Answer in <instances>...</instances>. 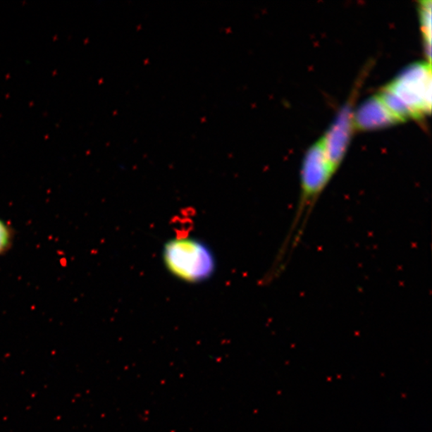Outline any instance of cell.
Here are the masks:
<instances>
[{
  "label": "cell",
  "instance_id": "obj_1",
  "mask_svg": "<svg viewBox=\"0 0 432 432\" xmlns=\"http://www.w3.org/2000/svg\"><path fill=\"white\" fill-rule=\"evenodd\" d=\"M378 96L400 122L422 119L431 109V63L409 65Z\"/></svg>",
  "mask_w": 432,
  "mask_h": 432
},
{
  "label": "cell",
  "instance_id": "obj_2",
  "mask_svg": "<svg viewBox=\"0 0 432 432\" xmlns=\"http://www.w3.org/2000/svg\"><path fill=\"white\" fill-rule=\"evenodd\" d=\"M163 262L171 275L183 282L197 283L214 274L216 260L208 245L193 237H177L163 248Z\"/></svg>",
  "mask_w": 432,
  "mask_h": 432
},
{
  "label": "cell",
  "instance_id": "obj_3",
  "mask_svg": "<svg viewBox=\"0 0 432 432\" xmlns=\"http://www.w3.org/2000/svg\"><path fill=\"white\" fill-rule=\"evenodd\" d=\"M352 103H347L322 138L330 161L338 170L351 140L354 124Z\"/></svg>",
  "mask_w": 432,
  "mask_h": 432
},
{
  "label": "cell",
  "instance_id": "obj_4",
  "mask_svg": "<svg viewBox=\"0 0 432 432\" xmlns=\"http://www.w3.org/2000/svg\"><path fill=\"white\" fill-rule=\"evenodd\" d=\"M400 122L378 94L366 99L354 111V128L359 130L383 128Z\"/></svg>",
  "mask_w": 432,
  "mask_h": 432
},
{
  "label": "cell",
  "instance_id": "obj_5",
  "mask_svg": "<svg viewBox=\"0 0 432 432\" xmlns=\"http://www.w3.org/2000/svg\"><path fill=\"white\" fill-rule=\"evenodd\" d=\"M420 25L422 27L425 44L427 45L426 51L428 53L430 61L431 56V2H419Z\"/></svg>",
  "mask_w": 432,
  "mask_h": 432
},
{
  "label": "cell",
  "instance_id": "obj_6",
  "mask_svg": "<svg viewBox=\"0 0 432 432\" xmlns=\"http://www.w3.org/2000/svg\"><path fill=\"white\" fill-rule=\"evenodd\" d=\"M13 242V230L7 223L0 220V256L8 252Z\"/></svg>",
  "mask_w": 432,
  "mask_h": 432
}]
</instances>
